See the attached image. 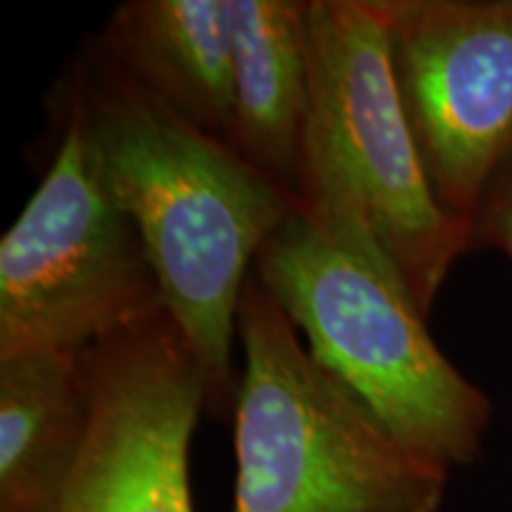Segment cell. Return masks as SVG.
<instances>
[{
    "label": "cell",
    "mask_w": 512,
    "mask_h": 512,
    "mask_svg": "<svg viewBox=\"0 0 512 512\" xmlns=\"http://www.w3.org/2000/svg\"><path fill=\"white\" fill-rule=\"evenodd\" d=\"M93 420L88 351L0 358V512H46Z\"/></svg>",
    "instance_id": "30bf717a"
},
{
    "label": "cell",
    "mask_w": 512,
    "mask_h": 512,
    "mask_svg": "<svg viewBox=\"0 0 512 512\" xmlns=\"http://www.w3.org/2000/svg\"><path fill=\"white\" fill-rule=\"evenodd\" d=\"M238 342L233 512H441L451 470L320 366L254 271Z\"/></svg>",
    "instance_id": "3957f363"
},
{
    "label": "cell",
    "mask_w": 512,
    "mask_h": 512,
    "mask_svg": "<svg viewBox=\"0 0 512 512\" xmlns=\"http://www.w3.org/2000/svg\"><path fill=\"white\" fill-rule=\"evenodd\" d=\"M475 247H496L512 259V157L498 171L472 219Z\"/></svg>",
    "instance_id": "8fae6325"
},
{
    "label": "cell",
    "mask_w": 512,
    "mask_h": 512,
    "mask_svg": "<svg viewBox=\"0 0 512 512\" xmlns=\"http://www.w3.org/2000/svg\"><path fill=\"white\" fill-rule=\"evenodd\" d=\"M311 105L297 204L406 287L422 316L472 226L441 207L403 112L377 0H309Z\"/></svg>",
    "instance_id": "7a4b0ae2"
},
{
    "label": "cell",
    "mask_w": 512,
    "mask_h": 512,
    "mask_svg": "<svg viewBox=\"0 0 512 512\" xmlns=\"http://www.w3.org/2000/svg\"><path fill=\"white\" fill-rule=\"evenodd\" d=\"M427 178L470 223L512 157V0H377Z\"/></svg>",
    "instance_id": "8992f818"
},
{
    "label": "cell",
    "mask_w": 512,
    "mask_h": 512,
    "mask_svg": "<svg viewBox=\"0 0 512 512\" xmlns=\"http://www.w3.org/2000/svg\"><path fill=\"white\" fill-rule=\"evenodd\" d=\"M159 309L143 240L107 185L67 74L53 162L0 240V358L81 354Z\"/></svg>",
    "instance_id": "5b68a950"
},
{
    "label": "cell",
    "mask_w": 512,
    "mask_h": 512,
    "mask_svg": "<svg viewBox=\"0 0 512 512\" xmlns=\"http://www.w3.org/2000/svg\"><path fill=\"white\" fill-rule=\"evenodd\" d=\"M252 271L320 366L394 437L446 470L475 463L494 406L437 347L399 280L339 245L299 204Z\"/></svg>",
    "instance_id": "277c9868"
},
{
    "label": "cell",
    "mask_w": 512,
    "mask_h": 512,
    "mask_svg": "<svg viewBox=\"0 0 512 512\" xmlns=\"http://www.w3.org/2000/svg\"><path fill=\"white\" fill-rule=\"evenodd\" d=\"M88 41L133 86L228 145L233 126L228 0H126Z\"/></svg>",
    "instance_id": "ba28073f"
},
{
    "label": "cell",
    "mask_w": 512,
    "mask_h": 512,
    "mask_svg": "<svg viewBox=\"0 0 512 512\" xmlns=\"http://www.w3.org/2000/svg\"><path fill=\"white\" fill-rule=\"evenodd\" d=\"M88 361L91 432L46 512H195L190 446L207 387L174 318L159 309Z\"/></svg>",
    "instance_id": "52a82bcc"
},
{
    "label": "cell",
    "mask_w": 512,
    "mask_h": 512,
    "mask_svg": "<svg viewBox=\"0 0 512 512\" xmlns=\"http://www.w3.org/2000/svg\"><path fill=\"white\" fill-rule=\"evenodd\" d=\"M69 74L102 174L136 226L164 309L200 368L207 411L226 418L238 392L233 349L242 290L297 200L233 147L133 86L91 41Z\"/></svg>",
    "instance_id": "6da1fadb"
},
{
    "label": "cell",
    "mask_w": 512,
    "mask_h": 512,
    "mask_svg": "<svg viewBox=\"0 0 512 512\" xmlns=\"http://www.w3.org/2000/svg\"><path fill=\"white\" fill-rule=\"evenodd\" d=\"M233 126L228 145L297 200L311 105L309 0H228Z\"/></svg>",
    "instance_id": "9c48e42d"
}]
</instances>
